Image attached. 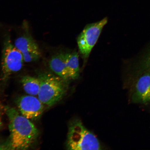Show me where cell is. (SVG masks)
<instances>
[{
  "instance_id": "5b68a950",
  "label": "cell",
  "mask_w": 150,
  "mask_h": 150,
  "mask_svg": "<svg viewBox=\"0 0 150 150\" xmlns=\"http://www.w3.org/2000/svg\"><path fill=\"white\" fill-rule=\"evenodd\" d=\"M108 22V19L105 18L100 21L88 24L79 35L77 40L78 46L80 53L84 59L88 58L103 28Z\"/></svg>"
},
{
  "instance_id": "4fadbf2b",
  "label": "cell",
  "mask_w": 150,
  "mask_h": 150,
  "mask_svg": "<svg viewBox=\"0 0 150 150\" xmlns=\"http://www.w3.org/2000/svg\"><path fill=\"white\" fill-rule=\"evenodd\" d=\"M0 150H9L7 142L4 143H0Z\"/></svg>"
},
{
  "instance_id": "7c38bea8",
  "label": "cell",
  "mask_w": 150,
  "mask_h": 150,
  "mask_svg": "<svg viewBox=\"0 0 150 150\" xmlns=\"http://www.w3.org/2000/svg\"><path fill=\"white\" fill-rule=\"evenodd\" d=\"M150 68V48L134 67L135 76Z\"/></svg>"
},
{
  "instance_id": "277c9868",
  "label": "cell",
  "mask_w": 150,
  "mask_h": 150,
  "mask_svg": "<svg viewBox=\"0 0 150 150\" xmlns=\"http://www.w3.org/2000/svg\"><path fill=\"white\" fill-rule=\"evenodd\" d=\"M24 62L23 56L13 44L9 35L4 41L1 59V79L6 83L11 75L19 71Z\"/></svg>"
},
{
  "instance_id": "8fae6325",
  "label": "cell",
  "mask_w": 150,
  "mask_h": 150,
  "mask_svg": "<svg viewBox=\"0 0 150 150\" xmlns=\"http://www.w3.org/2000/svg\"><path fill=\"white\" fill-rule=\"evenodd\" d=\"M21 82L23 89L28 94L33 96L38 94L40 82L38 78L30 76H24L21 78Z\"/></svg>"
},
{
  "instance_id": "9c48e42d",
  "label": "cell",
  "mask_w": 150,
  "mask_h": 150,
  "mask_svg": "<svg viewBox=\"0 0 150 150\" xmlns=\"http://www.w3.org/2000/svg\"><path fill=\"white\" fill-rule=\"evenodd\" d=\"M49 65L56 75L67 81L71 80L66 64L65 52H59L52 56Z\"/></svg>"
},
{
  "instance_id": "ba28073f",
  "label": "cell",
  "mask_w": 150,
  "mask_h": 150,
  "mask_svg": "<svg viewBox=\"0 0 150 150\" xmlns=\"http://www.w3.org/2000/svg\"><path fill=\"white\" fill-rule=\"evenodd\" d=\"M16 103L21 115L31 120L39 119L44 111V104L33 96H21L17 98Z\"/></svg>"
},
{
  "instance_id": "3957f363",
  "label": "cell",
  "mask_w": 150,
  "mask_h": 150,
  "mask_svg": "<svg viewBox=\"0 0 150 150\" xmlns=\"http://www.w3.org/2000/svg\"><path fill=\"white\" fill-rule=\"evenodd\" d=\"M66 146L68 150L102 149L95 135L84 126L80 120L76 118L69 123Z\"/></svg>"
},
{
  "instance_id": "5bb4252c",
  "label": "cell",
  "mask_w": 150,
  "mask_h": 150,
  "mask_svg": "<svg viewBox=\"0 0 150 150\" xmlns=\"http://www.w3.org/2000/svg\"><path fill=\"white\" fill-rule=\"evenodd\" d=\"M3 125L2 121L1 113L0 112V129H1Z\"/></svg>"
},
{
  "instance_id": "6da1fadb",
  "label": "cell",
  "mask_w": 150,
  "mask_h": 150,
  "mask_svg": "<svg viewBox=\"0 0 150 150\" xmlns=\"http://www.w3.org/2000/svg\"><path fill=\"white\" fill-rule=\"evenodd\" d=\"M4 110L9 120V150H27L38 136L39 131L30 120L21 115L16 109L6 106Z\"/></svg>"
},
{
  "instance_id": "30bf717a",
  "label": "cell",
  "mask_w": 150,
  "mask_h": 150,
  "mask_svg": "<svg viewBox=\"0 0 150 150\" xmlns=\"http://www.w3.org/2000/svg\"><path fill=\"white\" fill-rule=\"evenodd\" d=\"M65 61L71 80L77 79L80 76V70L77 52H65Z\"/></svg>"
},
{
  "instance_id": "52a82bcc",
  "label": "cell",
  "mask_w": 150,
  "mask_h": 150,
  "mask_svg": "<svg viewBox=\"0 0 150 150\" xmlns=\"http://www.w3.org/2000/svg\"><path fill=\"white\" fill-rule=\"evenodd\" d=\"M16 39L14 46L21 52L24 62L31 63L37 61L41 57V52L38 44L28 31Z\"/></svg>"
},
{
  "instance_id": "8992f818",
  "label": "cell",
  "mask_w": 150,
  "mask_h": 150,
  "mask_svg": "<svg viewBox=\"0 0 150 150\" xmlns=\"http://www.w3.org/2000/svg\"><path fill=\"white\" fill-rule=\"evenodd\" d=\"M136 77L131 88V102L144 104L150 103V68Z\"/></svg>"
},
{
  "instance_id": "7a4b0ae2",
  "label": "cell",
  "mask_w": 150,
  "mask_h": 150,
  "mask_svg": "<svg viewBox=\"0 0 150 150\" xmlns=\"http://www.w3.org/2000/svg\"><path fill=\"white\" fill-rule=\"evenodd\" d=\"M38 78L40 82L38 98L44 105L51 107L62 100L68 90L67 81L49 73H42Z\"/></svg>"
}]
</instances>
